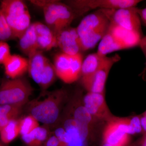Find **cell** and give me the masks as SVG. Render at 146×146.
<instances>
[{"instance_id":"obj_10","label":"cell","mask_w":146,"mask_h":146,"mask_svg":"<svg viewBox=\"0 0 146 146\" xmlns=\"http://www.w3.org/2000/svg\"><path fill=\"white\" fill-rule=\"evenodd\" d=\"M128 125L125 119L111 120L104 133V143L112 146H124L129 139Z\"/></svg>"},{"instance_id":"obj_8","label":"cell","mask_w":146,"mask_h":146,"mask_svg":"<svg viewBox=\"0 0 146 146\" xmlns=\"http://www.w3.org/2000/svg\"><path fill=\"white\" fill-rule=\"evenodd\" d=\"M100 10L110 23L142 34L141 20L137 12V7Z\"/></svg>"},{"instance_id":"obj_3","label":"cell","mask_w":146,"mask_h":146,"mask_svg":"<svg viewBox=\"0 0 146 146\" xmlns=\"http://www.w3.org/2000/svg\"><path fill=\"white\" fill-rule=\"evenodd\" d=\"M0 9L4 15L16 38L21 37L31 24L30 14L23 1H2Z\"/></svg>"},{"instance_id":"obj_33","label":"cell","mask_w":146,"mask_h":146,"mask_svg":"<svg viewBox=\"0 0 146 146\" xmlns=\"http://www.w3.org/2000/svg\"><path fill=\"white\" fill-rule=\"evenodd\" d=\"M142 146H146V135L145 138H144L143 141Z\"/></svg>"},{"instance_id":"obj_16","label":"cell","mask_w":146,"mask_h":146,"mask_svg":"<svg viewBox=\"0 0 146 146\" xmlns=\"http://www.w3.org/2000/svg\"><path fill=\"white\" fill-rule=\"evenodd\" d=\"M3 65L6 74L12 79L20 78L28 70V60L18 55H11Z\"/></svg>"},{"instance_id":"obj_19","label":"cell","mask_w":146,"mask_h":146,"mask_svg":"<svg viewBox=\"0 0 146 146\" xmlns=\"http://www.w3.org/2000/svg\"><path fill=\"white\" fill-rule=\"evenodd\" d=\"M21 106L0 105V131L10 121L16 119L22 110Z\"/></svg>"},{"instance_id":"obj_22","label":"cell","mask_w":146,"mask_h":146,"mask_svg":"<svg viewBox=\"0 0 146 146\" xmlns=\"http://www.w3.org/2000/svg\"><path fill=\"white\" fill-rule=\"evenodd\" d=\"M73 118L78 122L89 127L93 117L84 105L79 106L73 112Z\"/></svg>"},{"instance_id":"obj_18","label":"cell","mask_w":146,"mask_h":146,"mask_svg":"<svg viewBox=\"0 0 146 146\" xmlns=\"http://www.w3.org/2000/svg\"><path fill=\"white\" fill-rule=\"evenodd\" d=\"M105 56L97 52L88 55L82 62L80 75L81 80L91 77L98 70Z\"/></svg>"},{"instance_id":"obj_30","label":"cell","mask_w":146,"mask_h":146,"mask_svg":"<svg viewBox=\"0 0 146 146\" xmlns=\"http://www.w3.org/2000/svg\"><path fill=\"white\" fill-rule=\"evenodd\" d=\"M140 119L143 131L146 133V111L143 114L142 117L140 118Z\"/></svg>"},{"instance_id":"obj_31","label":"cell","mask_w":146,"mask_h":146,"mask_svg":"<svg viewBox=\"0 0 146 146\" xmlns=\"http://www.w3.org/2000/svg\"><path fill=\"white\" fill-rule=\"evenodd\" d=\"M139 46L146 47V36L143 37L141 39Z\"/></svg>"},{"instance_id":"obj_4","label":"cell","mask_w":146,"mask_h":146,"mask_svg":"<svg viewBox=\"0 0 146 146\" xmlns=\"http://www.w3.org/2000/svg\"><path fill=\"white\" fill-rule=\"evenodd\" d=\"M65 96L66 92L62 89L53 91L44 99L32 105L31 115L38 122L45 124L54 123L59 117L61 105Z\"/></svg>"},{"instance_id":"obj_26","label":"cell","mask_w":146,"mask_h":146,"mask_svg":"<svg viewBox=\"0 0 146 146\" xmlns=\"http://www.w3.org/2000/svg\"><path fill=\"white\" fill-rule=\"evenodd\" d=\"M54 135L59 140L60 146H67L68 143V136L64 128L59 127L54 131Z\"/></svg>"},{"instance_id":"obj_20","label":"cell","mask_w":146,"mask_h":146,"mask_svg":"<svg viewBox=\"0 0 146 146\" xmlns=\"http://www.w3.org/2000/svg\"><path fill=\"white\" fill-rule=\"evenodd\" d=\"M48 133L44 127H38L30 133L22 136L24 143L29 146H40L48 138Z\"/></svg>"},{"instance_id":"obj_12","label":"cell","mask_w":146,"mask_h":146,"mask_svg":"<svg viewBox=\"0 0 146 146\" xmlns=\"http://www.w3.org/2000/svg\"><path fill=\"white\" fill-rule=\"evenodd\" d=\"M63 128L69 138L67 146H86L89 135L88 127L78 122L73 118L65 121Z\"/></svg>"},{"instance_id":"obj_6","label":"cell","mask_w":146,"mask_h":146,"mask_svg":"<svg viewBox=\"0 0 146 146\" xmlns=\"http://www.w3.org/2000/svg\"><path fill=\"white\" fill-rule=\"evenodd\" d=\"M83 60L81 53L73 55L58 53L54 59L56 75L65 83L74 82L80 76Z\"/></svg>"},{"instance_id":"obj_9","label":"cell","mask_w":146,"mask_h":146,"mask_svg":"<svg viewBox=\"0 0 146 146\" xmlns=\"http://www.w3.org/2000/svg\"><path fill=\"white\" fill-rule=\"evenodd\" d=\"M120 59V56L117 54L110 57L106 56L98 70L91 77L81 80L84 88L88 92L104 94L110 71L112 66Z\"/></svg>"},{"instance_id":"obj_21","label":"cell","mask_w":146,"mask_h":146,"mask_svg":"<svg viewBox=\"0 0 146 146\" xmlns=\"http://www.w3.org/2000/svg\"><path fill=\"white\" fill-rule=\"evenodd\" d=\"M20 131L19 121L11 120L0 131L1 140L4 143H9L18 136Z\"/></svg>"},{"instance_id":"obj_32","label":"cell","mask_w":146,"mask_h":146,"mask_svg":"<svg viewBox=\"0 0 146 146\" xmlns=\"http://www.w3.org/2000/svg\"><path fill=\"white\" fill-rule=\"evenodd\" d=\"M141 49L143 50V52L144 54L145 55L146 58V47L145 46H141Z\"/></svg>"},{"instance_id":"obj_28","label":"cell","mask_w":146,"mask_h":146,"mask_svg":"<svg viewBox=\"0 0 146 146\" xmlns=\"http://www.w3.org/2000/svg\"><path fill=\"white\" fill-rule=\"evenodd\" d=\"M59 140L55 135L50 137L45 142V146H60Z\"/></svg>"},{"instance_id":"obj_27","label":"cell","mask_w":146,"mask_h":146,"mask_svg":"<svg viewBox=\"0 0 146 146\" xmlns=\"http://www.w3.org/2000/svg\"><path fill=\"white\" fill-rule=\"evenodd\" d=\"M131 126L132 128L134 133H141L143 131L141 126V119L138 116H135L130 119Z\"/></svg>"},{"instance_id":"obj_15","label":"cell","mask_w":146,"mask_h":146,"mask_svg":"<svg viewBox=\"0 0 146 146\" xmlns=\"http://www.w3.org/2000/svg\"><path fill=\"white\" fill-rule=\"evenodd\" d=\"M33 23L39 49L50 50L57 47L56 36L48 27L40 22Z\"/></svg>"},{"instance_id":"obj_23","label":"cell","mask_w":146,"mask_h":146,"mask_svg":"<svg viewBox=\"0 0 146 146\" xmlns=\"http://www.w3.org/2000/svg\"><path fill=\"white\" fill-rule=\"evenodd\" d=\"M19 123L20 134L21 136L30 133L39 126L37 120L31 115L27 116L23 119L20 120Z\"/></svg>"},{"instance_id":"obj_2","label":"cell","mask_w":146,"mask_h":146,"mask_svg":"<svg viewBox=\"0 0 146 146\" xmlns=\"http://www.w3.org/2000/svg\"><path fill=\"white\" fill-rule=\"evenodd\" d=\"M142 34L110 23L108 30L100 42L97 52L103 56L120 50L139 46Z\"/></svg>"},{"instance_id":"obj_1","label":"cell","mask_w":146,"mask_h":146,"mask_svg":"<svg viewBox=\"0 0 146 146\" xmlns=\"http://www.w3.org/2000/svg\"><path fill=\"white\" fill-rule=\"evenodd\" d=\"M110 25V22L100 9L85 16L76 28L82 51L92 49L100 42Z\"/></svg>"},{"instance_id":"obj_14","label":"cell","mask_w":146,"mask_h":146,"mask_svg":"<svg viewBox=\"0 0 146 146\" xmlns=\"http://www.w3.org/2000/svg\"><path fill=\"white\" fill-rule=\"evenodd\" d=\"M29 57V74L33 80L39 85L42 76L50 61L39 50Z\"/></svg>"},{"instance_id":"obj_13","label":"cell","mask_w":146,"mask_h":146,"mask_svg":"<svg viewBox=\"0 0 146 146\" xmlns=\"http://www.w3.org/2000/svg\"><path fill=\"white\" fill-rule=\"evenodd\" d=\"M84 105L93 117L101 119L109 117L104 94L88 92L84 98Z\"/></svg>"},{"instance_id":"obj_34","label":"cell","mask_w":146,"mask_h":146,"mask_svg":"<svg viewBox=\"0 0 146 146\" xmlns=\"http://www.w3.org/2000/svg\"><path fill=\"white\" fill-rule=\"evenodd\" d=\"M102 146H112L111 145H109V144L106 143H104V144Z\"/></svg>"},{"instance_id":"obj_11","label":"cell","mask_w":146,"mask_h":146,"mask_svg":"<svg viewBox=\"0 0 146 146\" xmlns=\"http://www.w3.org/2000/svg\"><path fill=\"white\" fill-rule=\"evenodd\" d=\"M56 37L57 47L62 52L72 55L81 53V45L76 28H65L56 35Z\"/></svg>"},{"instance_id":"obj_17","label":"cell","mask_w":146,"mask_h":146,"mask_svg":"<svg viewBox=\"0 0 146 146\" xmlns=\"http://www.w3.org/2000/svg\"><path fill=\"white\" fill-rule=\"evenodd\" d=\"M18 39L20 48L29 57L39 50L34 23L31 24Z\"/></svg>"},{"instance_id":"obj_5","label":"cell","mask_w":146,"mask_h":146,"mask_svg":"<svg viewBox=\"0 0 146 146\" xmlns=\"http://www.w3.org/2000/svg\"><path fill=\"white\" fill-rule=\"evenodd\" d=\"M32 91L31 85L25 79L18 78L7 80L0 86V105L23 106Z\"/></svg>"},{"instance_id":"obj_24","label":"cell","mask_w":146,"mask_h":146,"mask_svg":"<svg viewBox=\"0 0 146 146\" xmlns=\"http://www.w3.org/2000/svg\"><path fill=\"white\" fill-rule=\"evenodd\" d=\"M13 38L16 37L0 9V42H4Z\"/></svg>"},{"instance_id":"obj_25","label":"cell","mask_w":146,"mask_h":146,"mask_svg":"<svg viewBox=\"0 0 146 146\" xmlns=\"http://www.w3.org/2000/svg\"><path fill=\"white\" fill-rule=\"evenodd\" d=\"M11 55L10 47L8 44L0 42V64H3Z\"/></svg>"},{"instance_id":"obj_29","label":"cell","mask_w":146,"mask_h":146,"mask_svg":"<svg viewBox=\"0 0 146 146\" xmlns=\"http://www.w3.org/2000/svg\"><path fill=\"white\" fill-rule=\"evenodd\" d=\"M137 12L141 21L146 25V7L143 9L137 8Z\"/></svg>"},{"instance_id":"obj_7","label":"cell","mask_w":146,"mask_h":146,"mask_svg":"<svg viewBox=\"0 0 146 146\" xmlns=\"http://www.w3.org/2000/svg\"><path fill=\"white\" fill-rule=\"evenodd\" d=\"M141 0H74L65 2L72 9L75 14L82 15L87 11L98 9H117L136 7Z\"/></svg>"}]
</instances>
